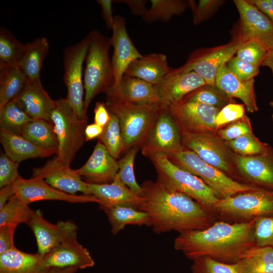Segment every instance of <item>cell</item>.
Masks as SVG:
<instances>
[{
	"label": "cell",
	"mask_w": 273,
	"mask_h": 273,
	"mask_svg": "<svg viewBox=\"0 0 273 273\" xmlns=\"http://www.w3.org/2000/svg\"><path fill=\"white\" fill-rule=\"evenodd\" d=\"M112 30L110 40L113 53L111 60L114 77L112 88H117L129 64L143 55L135 47L127 32L124 17L119 15L114 16Z\"/></svg>",
	"instance_id": "obj_17"
},
{
	"label": "cell",
	"mask_w": 273,
	"mask_h": 273,
	"mask_svg": "<svg viewBox=\"0 0 273 273\" xmlns=\"http://www.w3.org/2000/svg\"><path fill=\"white\" fill-rule=\"evenodd\" d=\"M173 69L168 64L166 56L160 53H151L133 61L124 75L138 78L155 85Z\"/></svg>",
	"instance_id": "obj_26"
},
{
	"label": "cell",
	"mask_w": 273,
	"mask_h": 273,
	"mask_svg": "<svg viewBox=\"0 0 273 273\" xmlns=\"http://www.w3.org/2000/svg\"><path fill=\"white\" fill-rule=\"evenodd\" d=\"M223 0H189L193 23L198 25L211 17L224 3Z\"/></svg>",
	"instance_id": "obj_45"
},
{
	"label": "cell",
	"mask_w": 273,
	"mask_h": 273,
	"mask_svg": "<svg viewBox=\"0 0 273 273\" xmlns=\"http://www.w3.org/2000/svg\"><path fill=\"white\" fill-rule=\"evenodd\" d=\"M89 45L85 58V68L83 75L84 88V107H88L98 94H106L113 86L114 77L109 50L110 38L97 30L88 34Z\"/></svg>",
	"instance_id": "obj_4"
},
{
	"label": "cell",
	"mask_w": 273,
	"mask_h": 273,
	"mask_svg": "<svg viewBox=\"0 0 273 273\" xmlns=\"http://www.w3.org/2000/svg\"><path fill=\"white\" fill-rule=\"evenodd\" d=\"M123 98L136 105L160 103V96L155 85L142 79L124 75L119 86Z\"/></svg>",
	"instance_id": "obj_31"
},
{
	"label": "cell",
	"mask_w": 273,
	"mask_h": 273,
	"mask_svg": "<svg viewBox=\"0 0 273 273\" xmlns=\"http://www.w3.org/2000/svg\"><path fill=\"white\" fill-rule=\"evenodd\" d=\"M27 79L17 65L0 66V108L17 98Z\"/></svg>",
	"instance_id": "obj_33"
},
{
	"label": "cell",
	"mask_w": 273,
	"mask_h": 273,
	"mask_svg": "<svg viewBox=\"0 0 273 273\" xmlns=\"http://www.w3.org/2000/svg\"><path fill=\"white\" fill-rule=\"evenodd\" d=\"M245 105L236 103H230L222 108L217 114L215 122L217 130L237 120L245 114Z\"/></svg>",
	"instance_id": "obj_48"
},
{
	"label": "cell",
	"mask_w": 273,
	"mask_h": 273,
	"mask_svg": "<svg viewBox=\"0 0 273 273\" xmlns=\"http://www.w3.org/2000/svg\"><path fill=\"white\" fill-rule=\"evenodd\" d=\"M44 265L52 267H74L84 269L93 267L95 261L89 251L76 240L63 242L43 255Z\"/></svg>",
	"instance_id": "obj_22"
},
{
	"label": "cell",
	"mask_w": 273,
	"mask_h": 273,
	"mask_svg": "<svg viewBox=\"0 0 273 273\" xmlns=\"http://www.w3.org/2000/svg\"><path fill=\"white\" fill-rule=\"evenodd\" d=\"M243 42L234 38L224 45L196 50L190 55L187 62L177 69L183 72L194 71L206 84L215 85L219 70L234 56Z\"/></svg>",
	"instance_id": "obj_13"
},
{
	"label": "cell",
	"mask_w": 273,
	"mask_h": 273,
	"mask_svg": "<svg viewBox=\"0 0 273 273\" xmlns=\"http://www.w3.org/2000/svg\"><path fill=\"white\" fill-rule=\"evenodd\" d=\"M267 51V49L263 44L251 40L243 42L236 54L240 59L259 67Z\"/></svg>",
	"instance_id": "obj_43"
},
{
	"label": "cell",
	"mask_w": 273,
	"mask_h": 273,
	"mask_svg": "<svg viewBox=\"0 0 273 273\" xmlns=\"http://www.w3.org/2000/svg\"><path fill=\"white\" fill-rule=\"evenodd\" d=\"M110 113V119L104 127L101 134L98 138L115 159H119L123 153V142L117 117Z\"/></svg>",
	"instance_id": "obj_39"
},
{
	"label": "cell",
	"mask_w": 273,
	"mask_h": 273,
	"mask_svg": "<svg viewBox=\"0 0 273 273\" xmlns=\"http://www.w3.org/2000/svg\"><path fill=\"white\" fill-rule=\"evenodd\" d=\"M94 123L104 127L110 119V113L103 102H98L96 103L94 110Z\"/></svg>",
	"instance_id": "obj_52"
},
{
	"label": "cell",
	"mask_w": 273,
	"mask_h": 273,
	"mask_svg": "<svg viewBox=\"0 0 273 273\" xmlns=\"http://www.w3.org/2000/svg\"><path fill=\"white\" fill-rule=\"evenodd\" d=\"M43 255L28 253L16 248L0 254V273H47Z\"/></svg>",
	"instance_id": "obj_27"
},
{
	"label": "cell",
	"mask_w": 273,
	"mask_h": 273,
	"mask_svg": "<svg viewBox=\"0 0 273 273\" xmlns=\"http://www.w3.org/2000/svg\"><path fill=\"white\" fill-rule=\"evenodd\" d=\"M106 105L109 112L119 120L123 153L133 147L140 148L161 108L160 103L141 105L126 101L119 87L111 88L106 93Z\"/></svg>",
	"instance_id": "obj_3"
},
{
	"label": "cell",
	"mask_w": 273,
	"mask_h": 273,
	"mask_svg": "<svg viewBox=\"0 0 273 273\" xmlns=\"http://www.w3.org/2000/svg\"><path fill=\"white\" fill-rule=\"evenodd\" d=\"M99 206L108 217L113 235H117L127 225L151 226L147 214L134 207L125 205H99Z\"/></svg>",
	"instance_id": "obj_30"
},
{
	"label": "cell",
	"mask_w": 273,
	"mask_h": 273,
	"mask_svg": "<svg viewBox=\"0 0 273 273\" xmlns=\"http://www.w3.org/2000/svg\"><path fill=\"white\" fill-rule=\"evenodd\" d=\"M87 184L90 195L100 201L99 205H125L139 210L144 200L125 185L117 174L110 183Z\"/></svg>",
	"instance_id": "obj_24"
},
{
	"label": "cell",
	"mask_w": 273,
	"mask_h": 273,
	"mask_svg": "<svg viewBox=\"0 0 273 273\" xmlns=\"http://www.w3.org/2000/svg\"><path fill=\"white\" fill-rule=\"evenodd\" d=\"M33 177L42 178L53 187L68 194L79 192L90 195L88 184L70 166L59 163L56 157L42 166L34 168Z\"/></svg>",
	"instance_id": "obj_19"
},
{
	"label": "cell",
	"mask_w": 273,
	"mask_h": 273,
	"mask_svg": "<svg viewBox=\"0 0 273 273\" xmlns=\"http://www.w3.org/2000/svg\"><path fill=\"white\" fill-rule=\"evenodd\" d=\"M239 261L244 263H273V248L254 246L244 252Z\"/></svg>",
	"instance_id": "obj_50"
},
{
	"label": "cell",
	"mask_w": 273,
	"mask_h": 273,
	"mask_svg": "<svg viewBox=\"0 0 273 273\" xmlns=\"http://www.w3.org/2000/svg\"><path fill=\"white\" fill-rule=\"evenodd\" d=\"M226 65L234 75L245 81L254 78L259 73V67L234 56L227 62Z\"/></svg>",
	"instance_id": "obj_49"
},
{
	"label": "cell",
	"mask_w": 273,
	"mask_h": 273,
	"mask_svg": "<svg viewBox=\"0 0 273 273\" xmlns=\"http://www.w3.org/2000/svg\"><path fill=\"white\" fill-rule=\"evenodd\" d=\"M19 162L15 161L2 153L0 156V188L13 184L20 176Z\"/></svg>",
	"instance_id": "obj_47"
},
{
	"label": "cell",
	"mask_w": 273,
	"mask_h": 273,
	"mask_svg": "<svg viewBox=\"0 0 273 273\" xmlns=\"http://www.w3.org/2000/svg\"><path fill=\"white\" fill-rule=\"evenodd\" d=\"M141 186L144 200L139 210L147 214L155 233L204 230L213 224L211 211L188 195L158 181L147 180Z\"/></svg>",
	"instance_id": "obj_1"
},
{
	"label": "cell",
	"mask_w": 273,
	"mask_h": 273,
	"mask_svg": "<svg viewBox=\"0 0 273 273\" xmlns=\"http://www.w3.org/2000/svg\"><path fill=\"white\" fill-rule=\"evenodd\" d=\"M182 144L202 160L229 175L236 172L235 153L215 134L181 133Z\"/></svg>",
	"instance_id": "obj_11"
},
{
	"label": "cell",
	"mask_w": 273,
	"mask_h": 273,
	"mask_svg": "<svg viewBox=\"0 0 273 273\" xmlns=\"http://www.w3.org/2000/svg\"><path fill=\"white\" fill-rule=\"evenodd\" d=\"M21 108L33 119L51 121L55 106L53 100L43 88L40 79L27 80L23 90L16 98Z\"/></svg>",
	"instance_id": "obj_23"
},
{
	"label": "cell",
	"mask_w": 273,
	"mask_h": 273,
	"mask_svg": "<svg viewBox=\"0 0 273 273\" xmlns=\"http://www.w3.org/2000/svg\"><path fill=\"white\" fill-rule=\"evenodd\" d=\"M236 171L258 187L273 190V148L269 145L263 153L252 156L235 153Z\"/></svg>",
	"instance_id": "obj_18"
},
{
	"label": "cell",
	"mask_w": 273,
	"mask_h": 273,
	"mask_svg": "<svg viewBox=\"0 0 273 273\" xmlns=\"http://www.w3.org/2000/svg\"><path fill=\"white\" fill-rule=\"evenodd\" d=\"M114 2L126 4L129 8L132 14L142 17L148 10L146 7L148 2L147 0H118Z\"/></svg>",
	"instance_id": "obj_54"
},
{
	"label": "cell",
	"mask_w": 273,
	"mask_h": 273,
	"mask_svg": "<svg viewBox=\"0 0 273 273\" xmlns=\"http://www.w3.org/2000/svg\"><path fill=\"white\" fill-rule=\"evenodd\" d=\"M16 228L14 226H0V254L16 248L14 242Z\"/></svg>",
	"instance_id": "obj_51"
},
{
	"label": "cell",
	"mask_w": 273,
	"mask_h": 273,
	"mask_svg": "<svg viewBox=\"0 0 273 273\" xmlns=\"http://www.w3.org/2000/svg\"><path fill=\"white\" fill-rule=\"evenodd\" d=\"M254 79L243 80L234 75L224 64L218 71L215 85L227 96L238 98L245 105L248 112L253 113L258 110L254 91Z\"/></svg>",
	"instance_id": "obj_25"
},
{
	"label": "cell",
	"mask_w": 273,
	"mask_h": 273,
	"mask_svg": "<svg viewBox=\"0 0 273 273\" xmlns=\"http://www.w3.org/2000/svg\"><path fill=\"white\" fill-rule=\"evenodd\" d=\"M33 211L28 204L14 195L0 209V226L9 225L17 227L21 223L27 224Z\"/></svg>",
	"instance_id": "obj_35"
},
{
	"label": "cell",
	"mask_w": 273,
	"mask_h": 273,
	"mask_svg": "<svg viewBox=\"0 0 273 273\" xmlns=\"http://www.w3.org/2000/svg\"><path fill=\"white\" fill-rule=\"evenodd\" d=\"M255 220L217 222L204 230L185 231L174 240V249L192 260L208 257L222 263H236L245 251L255 246Z\"/></svg>",
	"instance_id": "obj_2"
},
{
	"label": "cell",
	"mask_w": 273,
	"mask_h": 273,
	"mask_svg": "<svg viewBox=\"0 0 273 273\" xmlns=\"http://www.w3.org/2000/svg\"><path fill=\"white\" fill-rule=\"evenodd\" d=\"M243 273H273V263H244L238 261Z\"/></svg>",
	"instance_id": "obj_53"
},
{
	"label": "cell",
	"mask_w": 273,
	"mask_h": 273,
	"mask_svg": "<svg viewBox=\"0 0 273 273\" xmlns=\"http://www.w3.org/2000/svg\"><path fill=\"white\" fill-rule=\"evenodd\" d=\"M25 43L19 41L11 32L0 28V66L17 65L23 54Z\"/></svg>",
	"instance_id": "obj_37"
},
{
	"label": "cell",
	"mask_w": 273,
	"mask_h": 273,
	"mask_svg": "<svg viewBox=\"0 0 273 273\" xmlns=\"http://www.w3.org/2000/svg\"><path fill=\"white\" fill-rule=\"evenodd\" d=\"M183 99L200 103L221 109L235 103L215 85L204 84L185 96Z\"/></svg>",
	"instance_id": "obj_38"
},
{
	"label": "cell",
	"mask_w": 273,
	"mask_h": 273,
	"mask_svg": "<svg viewBox=\"0 0 273 273\" xmlns=\"http://www.w3.org/2000/svg\"><path fill=\"white\" fill-rule=\"evenodd\" d=\"M49 51V41L45 37H40L25 43L23 54L17 66L27 80L40 79L43 63Z\"/></svg>",
	"instance_id": "obj_29"
},
{
	"label": "cell",
	"mask_w": 273,
	"mask_h": 273,
	"mask_svg": "<svg viewBox=\"0 0 273 273\" xmlns=\"http://www.w3.org/2000/svg\"><path fill=\"white\" fill-rule=\"evenodd\" d=\"M27 225L36 240L38 253L44 255L66 241L76 240L77 226L72 221L53 224L46 220L40 210H33Z\"/></svg>",
	"instance_id": "obj_15"
},
{
	"label": "cell",
	"mask_w": 273,
	"mask_h": 273,
	"mask_svg": "<svg viewBox=\"0 0 273 273\" xmlns=\"http://www.w3.org/2000/svg\"><path fill=\"white\" fill-rule=\"evenodd\" d=\"M211 211L243 221L273 215V190L258 188L252 191L220 199L213 205Z\"/></svg>",
	"instance_id": "obj_9"
},
{
	"label": "cell",
	"mask_w": 273,
	"mask_h": 273,
	"mask_svg": "<svg viewBox=\"0 0 273 273\" xmlns=\"http://www.w3.org/2000/svg\"><path fill=\"white\" fill-rule=\"evenodd\" d=\"M253 132L250 119L246 116L218 129L216 135L223 141H229Z\"/></svg>",
	"instance_id": "obj_46"
},
{
	"label": "cell",
	"mask_w": 273,
	"mask_h": 273,
	"mask_svg": "<svg viewBox=\"0 0 273 273\" xmlns=\"http://www.w3.org/2000/svg\"><path fill=\"white\" fill-rule=\"evenodd\" d=\"M15 195L13 184L5 186L0 190V209L7 203L11 197Z\"/></svg>",
	"instance_id": "obj_58"
},
{
	"label": "cell",
	"mask_w": 273,
	"mask_h": 273,
	"mask_svg": "<svg viewBox=\"0 0 273 273\" xmlns=\"http://www.w3.org/2000/svg\"><path fill=\"white\" fill-rule=\"evenodd\" d=\"M97 3L101 6L102 8V16L107 27L109 29H112L114 23V17L112 13L111 0H98Z\"/></svg>",
	"instance_id": "obj_55"
},
{
	"label": "cell",
	"mask_w": 273,
	"mask_h": 273,
	"mask_svg": "<svg viewBox=\"0 0 273 273\" xmlns=\"http://www.w3.org/2000/svg\"><path fill=\"white\" fill-rule=\"evenodd\" d=\"M0 141L5 154L19 163L27 159L43 158L54 154L36 146L20 134L3 129L0 130Z\"/></svg>",
	"instance_id": "obj_28"
},
{
	"label": "cell",
	"mask_w": 273,
	"mask_h": 273,
	"mask_svg": "<svg viewBox=\"0 0 273 273\" xmlns=\"http://www.w3.org/2000/svg\"><path fill=\"white\" fill-rule=\"evenodd\" d=\"M148 158L157 172V181L168 189L188 195L210 211L220 199L201 178L173 163L166 155L157 154Z\"/></svg>",
	"instance_id": "obj_5"
},
{
	"label": "cell",
	"mask_w": 273,
	"mask_h": 273,
	"mask_svg": "<svg viewBox=\"0 0 273 273\" xmlns=\"http://www.w3.org/2000/svg\"><path fill=\"white\" fill-rule=\"evenodd\" d=\"M240 15L238 34L235 38L243 42L255 40L267 49L273 46V23L248 0H234Z\"/></svg>",
	"instance_id": "obj_14"
},
{
	"label": "cell",
	"mask_w": 273,
	"mask_h": 273,
	"mask_svg": "<svg viewBox=\"0 0 273 273\" xmlns=\"http://www.w3.org/2000/svg\"><path fill=\"white\" fill-rule=\"evenodd\" d=\"M89 45L87 35L76 43L66 47L63 51V81L67 87L66 99L76 117L88 120L84 107V88L83 64Z\"/></svg>",
	"instance_id": "obj_8"
},
{
	"label": "cell",
	"mask_w": 273,
	"mask_h": 273,
	"mask_svg": "<svg viewBox=\"0 0 273 273\" xmlns=\"http://www.w3.org/2000/svg\"><path fill=\"white\" fill-rule=\"evenodd\" d=\"M261 66L269 68L273 75V46L267 50Z\"/></svg>",
	"instance_id": "obj_59"
},
{
	"label": "cell",
	"mask_w": 273,
	"mask_h": 273,
	"mask_svg": "<svg viewBox=\"0 0 273 273\" xmlns=\"http://www.w3.org/2000/svg\"><path fill=\"white\" fill-rule=\"evenodd\" d=\"M269 105H270V106L271 107V108L272 109V115H271V118H272V121H273V100L271 101L270 102Z\"/></svg>",
	"instance_id": "obj_61"
},
{
	"label": "cell",
	"mask_w": 273,
	"mask_h": 273,
	"mask_svg": "<svg viewBox=\"0 0 273 273\" xmlns=\"http://www.w3.org/2000/svg\"><path fill=\"white\" fill-rule=\"evenodd\" d=\"M167 156L173 163L201 178L215 192L219 199L229 198L260 188L234 180L184 146L178 151Z\"/></svg>",
	"instance_id": "obj_6"
},
{
	"label": "cell",
	"mask_w": 273,
	"mask_h": 273,
	"mask_svg": "<svg viewBox=\"0 0 273 273\" xmlns=\"http://www.w3.org/2000/svg\"><path fill=\"white\" fill-rule=\"evenodd\" d=\"M191 273H243L239 263H222L208 257L193 260Z\"/></svg>",
	"instance_id": "obj_42"
},
{
	"label": "cell",
	"mask_w": 273,
	"mask_h": 273,
	"mask_svg": "<svg viewBox=\"0 0 273 273\" xmlns=\"http://www.w3.org/2000/svg\"><path fill=\"white\" fill-rule=\"evenodd\" d=\"M32 119L21 108L16 98L0 108L1 129L21 135L23 126Z\"/></svg>",
	"instance_id": "obj_36"
},
{
	"label": "cell",
	"mask_w": 273,
	"mask_h": 273,
	"mask_svg": "<svg viewBox=\"0 0 273 273\" xmlns=\"http://www.w3.org/2000/svg\"><path fill=\"white\" fill-rule=\"evenodd\" d=\"M206 84L204 80L194 71L183 72L177 68L173 69L155 84L159 92L161 108L166 109Z\"/></svg>",
	"instance_id": "obj_20"
},
{
	"label": "cell",
	"mask_w": 273,
	"mask_h": 273,
	"mask_svg": "<svg viewBox=\"0 0 273 273\" xmlns=\"http://www.w3.org/2000/svg\"><path fill=\"white\" fill-rule=\"evenodd\" d=\"M266 15L273 23V0H248Z\"/></svg>",
	"instance_id": "obj_56"
},
{
	"label": "cell",
	"mask_w": 273,
	"mask_h": 273,
	"mask_svg": "<svg viewBox=\"0 0 273 273\" xmlns=\"http://www.w3.org/2000/svg\"><path fill=\"white\" fill-rule=\"evenodd\" d=\"M78 268L74 267H52L50 268L47 273H75Z\"/></svg>",
	"instance_id": "obj_60"
},
{
	"label": "cell",
	"mask_w": 273,
	"mask_h": 273,
	"mask_svg": "<svg viewBox=\"0 0 273 273\" xmlns=\"http://www.w3.org/2000/svg\"><path fill=\"white\" fill-rule=\"evenodd\" d=\"M21 135L36 146L57 154L58 143L52 122L32 119L23 126Z\"/></svg>",
	"instance_id": "obj_32"
},
{
	"label": "cell",
	"mask_w": 273,
	"mask_h": 273,
	"mask_svg": "<svg viewBox=\"0 0 273 273\" xmlns=\"http://www.w3.org/2000/svg\"><path fill=\"white\" fill-rule=\"evenodd\" d=\"M51 120L58 143L56 158L59 163L70 166L76 153L86 141L85 129L88 120L79 119L66 98H62L55 100Z\"/></svg>",
	"instance_id": "obj_7"
},
{
	"label": "cell",
	"mask_w": 273,
	"mask_h": 273,
	"mask_svg": "<svg viewBox=\"0 0 273 273\" xmlns=\"http://www.w3.org/2000/svg\"><path fill=\"white\" fill-rule=\"evenodd\" d=\"M224 142L235 153L243 156L261 154L269 146L268 144L260 141L253 132Z\"/></svg>",
	"instance_id": "obj_41"
},
{
	"label": "cell",
	"mask_w": 273,
	"mask_h": 273,
	"mask_svg": "<svg viewBox=\"0 0 273 273\" xmlns=\"http://www.w3.org/2000/svg\"><path fill=\"white\" fill-rule=\"evenodd\" d=\"M183 147L178 126L167 110L160 108L140 146L142 154L147 158L157 154L168 155Z\"/></svg>",
	"instance_id": "obj_10"
},
{
	"label": "cell",
	"mask_w": 273,
	"mask_h": 273,
	"mask_svg": "<svg viewBox=\"0 0 273 273\" xmlns=\"http://www.w3.org/2000/svg\"><path fill=\"white\" fill-rule=\"evenodd\" d=\"M165 109L172 115L181 133H216L215 120L221 110L219 108L182 99Z\"/></svg>",
	"instance_id": "obj_12"
},
{
	"label": "cell",
	"mask_w": 273,
	"mask_h": 273,
	"mask_svg": "<svg viewBox=\"0 0 273 273\" xmlns=\"http://www.w3.org/2000/svg\"><path fill=\"white\" fill-rule=\"evenodd\" d=\"M119 170L118 161L98 141L89 158L76 173L88 184H103L113 181Z\"/></svg>",
	"instance_id": "obj_21"
},
{
	"label": "cell",
	"mask_w": 273,
	"mask_h": 273,
	"mask_svg": "<svg viewBox=\"0 0 273 273\" xmlns=\"http://www.w3.org/2000/svg\"><path fill=\"white\" fill-rule=\"evenodd\" d=\"M103 127L94 123L87 124L85 129V136L86 141L93 140L96 138H98L102 133Z\"/></svg>",
	"instance_id": "obj_57"
},
{
	"label": "cell",
	"mask_w": 273,
	"mask_h": 273,
	"mask_svg": "<svg viewBox=\"0 0 273 273\" xmlns=\"http://www.w3.org/2000/svg\"><path fill=\"white\" fill-rule=\"evenodd\" d=\"M139 149L138 146L131 148L119 159L117 175L125 185L136 195L141 196L143 188L137 183L133 170L134 159Z\"/></svg>",
	"instance_id": "obj_40"
},
{
	"label": "cell",
	"mask_w": 273,
	"mask_h": 273,
	"mask_svg": "<svg viewBox=\"0 0 273 273\" xmlns=\"http://www.w3.org/2000/svg\"><path fill=\"white\" fill-rule=\"evenodd\" d=\"M13 186L15 195L28 204L41 200H58L74 203H101L100 201L93 195L68 194L53 187L39 177L25 179L20 176L13 184Z\"/></svg>",
	"instance_id": "obj_16"
},
{
	"label": "cell",
	"mask_w": 273,
	"mask_h": 273,
	"mask_svg": "<svg viewBox=\"0 0 273 273\" xmlns=\"http://www.w3.org/2000/svg\"><path fill=\"white\" fill-rule=\"evenodd\" d=\"M151 5L143 17L148 23L168 22L173 16L183 14L189 8V0H151Z\"/></svg>",
	"instance_id": "obj_34"
},
{
	"label": "cell",
	"mask_w": 273,
	"mask_h": 273,
	"mask_svg": "<svg viewBox=\"0 0 273 273\" xmlns=\"http://www.w3.org/2000/svg\"><path fill=\"white\" fill-rule=\"evenodd\" d=\"M253 235L255 246L273 248V215L255 218Z\"/></svg>",
	"instance_id": "obj_44"
}]
</instances>
